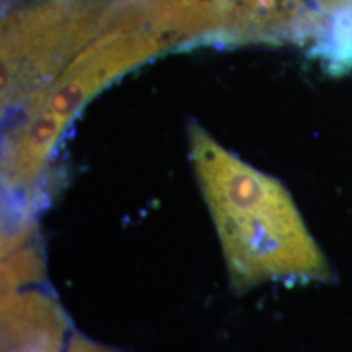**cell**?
Returning <instances> with one entry per match:
<instances>
[{
  "mask_svg": "<svg viewBox=\"0 0 352 352\" xmlns=\"http://www.w3.org/2000/svg\"><path fill=\"white\" fill-rule=\"evenodd\" d=\"M191 160L235 287L323 274V261L279 183L232 155L196 126Z\"/></svg>",
  "mask_w": 352,
  "mask_h": 352,
  "instance_id": "obj_1",
  "label": "cell"
},
{
  "mask_svg": "<svg viewBox=\"0 0 352 352\" xmlns=\"http://www.w3.org/2000/svg\"><path fill=\"white\" fill-rule=\"evenodd\" d=\"M118 26H108L87 44L63 72L28 103L23 122L8 139L3 179L8 189L34 186L59 138L91 96L114 78L165 51V44L142 19L121 12Z\"/></svg>",
  "mask_w": 352,
  "mask_h": 352,
  "instance_id": "obj_2",
  "label": "cell"
},
{
  "mask_svg": "<svg viewBox=\"0 0 352 352\" xmlns=\"http://www.w3.org/2000/svg\"><path fill=\"white\" fill-rule=\"evenodd\" d=\"M96 0H36L3 25V107L30 103L100 33Z\"/></svg>",
  "mask_w": 352,
  "mask_h": 352,
  "instance_id": "obj_3",
  "label": "cell"
},
{
  "mask_svg": "<svg viewBox=\"0 0 352 352\" xmlns=\"http://www.w3.org/2000/svg\"><path fill=\"white\" fill-rule=\"evenodd\" d=\"M70 323L56 298L39 289L7 292L2 307V352H65Z\"/></svg>",
  "mask_w": 352,
  "mask_h": 352,
  "instance_id": "obj_4",
  "label": "cell"
},
{
  "mask_svg": "<svg viewBox=\"0 0 352 352\" xmlns=\"http://www.w3.org/2000/svg\"><path fill=\"white\" fill-rule=\"evenodd\" d=\"M316 23L314 51L333 72L352 67V0H305Z\"/></svg>",
  "mask_w": 352,
  "mask_h": 352,
  "instance_id": "obj_5",
  "label": "cell"
},
{
  "mask_svg": "<svg viewBox=\"0 0 352 352\" xmlns=\"http://www.w3.org/2000/svg\"><path fill=\"white\" fill-rule=\"evenodd\" d=\"M65 352H118V351L109 349L107 346L98 344V342L88 340V338L82 336V334L74 333L72 336H70Z\"/></svg>",
  "mask_w": 352,
  "mask_h": 352,
  "instance_id": "obj_6",
  "label": "cell"
}]
</instances>
